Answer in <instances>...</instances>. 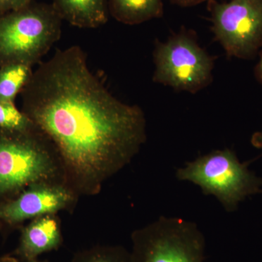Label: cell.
Masks as SVG:
<instances>
[{
	"label": "cell",
	"mask_w": 262,
	"mask_h": 262,
	"mask_svg": "<svg viewBox=\"0 0 262 262\" xmlns=\"http://www.w3.org/2000/svg\"><path fill=\"white\" fill-rule=\"evenodd\" d=\"M32 75L29 66L11 63L0 69V101L14 103L19 91L25 87Z\"/></svg>",
	"instance_id": "7c38bea8"
},
{
	"label": "cell",
	"mask_w": 262,
	"mask_h": 262,
	"mask_svg": "<svg viewBox=\"0 0 262 262\" xmlns=\"http://www.w3.org/2000/svg\"><path fill=\"white\" fill-rule=\"evenodd\" d=\"M43 182L67 183L61 158L48 136L36 125L24 132L0 131V198Z\"/></svg>",
	"instance_id": "7a4b0ae2"
},
{
	"label": "cell",
	"mask_w": 262,
	"mask_h": 262,
	"mask_svg": "<svg viewBox=\"0 0 262 262\" xmlns=\"http://www.w3.org/2000/svg\"><path fill=\"white\" fill-rule=\"evenodd\" d=\"M62 20L53 4L44 3L0 17V65L39 62L61 37Z\"/></svg>",
	"instance_id": "3957f363"
},
{
	"label": "cell",
	"mask_w": 262,
	"mask_h": 262,
	"mask_svg": "<svg viewBox=\"0 0 262 262\" xmlns=\"http://www.w3.org/2000/svg\"><path fill=\"white\" fill-rule=\"evenodd\" d=\"M173 4L179 5V6L184 7H192L195 5L201 4V3H208L212 0H170Z\"/></svg>",
	"instance_id": "2e32d148"
},
{
	"label": "cell",
	"mask_w": 262,
	"mask_h": 262,
	"mask_svg": "<svg viewBox=\"0 0 262 262\" xmlns=\"http://www.w3.org/2000/svg\"><path fill=\"white\" fill-rule=\"evenodd\" d=\"M108 12L127 25H136L163 15V0H108Z\"/></svg>",
	"instance_id": "8fae6325"
},
{
	"label": "cell",
	"mask_w": 262,
	"mask_h": 262,
	"mask_svg": "<svg viewBox=\"0 0 262 262\" xmlns=\"http://www.w3.org/2000/svg\"><path fill=\"white\" fill-rule=\"evenodd\" d=\"M248 166L232 150H215L186 163L176 176L196 184L203 194L215 196L226 211L232 212L247 196L262 192V179Z\"/></svg>",
	"instance_id": "277c9868"
},
{
	"label": "cell",
	"mask_w": 262,
	"mask_h": 262,
	"mask_svg": "<svg viewBox=\"0 0 262 262\" xmlns=\"http://www.w3.org/2000/svg\"><path fill=\"white\" fill-rule=\"evenodd\" d=\"M23 112L54 144L66 182L80 196L99 194L146 141L143 110L115 97L78 46L58 50L32 73Z\"/></svg>",
	"instance_id": "6da1fadb"
},
{
	"label": "cell",
	"mask_w": 262,
	"mask_h": 262,
	"mask_svg": "<svg viewBox=\"0 0 262 262\" xmlns=\"http://www.w3.org/2000/svg\"><path fill=\"white\" fill-rule=\"evenodd\" d=\"M153 81L177 91L198 92L213 80V58L199 46L192 32L183 30L168 40L156 41Z\"/></svg>",
	"instance_id": "8992f818"
},
{
	"label": "cell",
	"mask_w": 262,
	"mask_h": 262,
	"mask_svg": "<svg viewBox=\"0 0 262 262\" xmlns=\"http://www.w3.org/2000/svg\"><path fill=\"white\" fill-rule=\"evenodd\" d=\"M260 58L254 68V75L256 80L262 84V51L260 53Z\"/></svg>",
	"instance_id": "ac0fdd59"
},
{
	"label": "cell",
	"mask_w": 262,
	"mask_h": 262,
	"mask_svg": "<svg viewBox=\"0 0 262 262\" xmlns=\"http://www.w3.org/2000/svg\"><path fill=\"white\" fill-rule=\"evenodd\" d=\"M27 262H48V261H39V260H38V258H37V259H34V260H32V261H27Z\"/></svg>",
	"instance_id": "ffe728a7"
},
{
	"label": "cell",
	"mask_w": 262,
	"mask_h": 262,
	"mask_svg": "<svg viewBox=\"0 0 262 262\" xmlns=\"http://www.w3.org/2000/svg\"><path fill=\"white\" fill-rule=\"evenodd\" d=\"M31 3L32 0H0V12L19 10Z\"/></svg>",
	"instance_id": "9a60e30c"
},
{
	"label": "cell",
	"mask_w": 262,
	"mask_h": 262,
	"mask_svg": "<svg viewBox=\"0 0 262 262\" xmlns=\"http://www.w3.org/2000/svg\"><path fill=\"white\" fill-rule=\"evenodd\" d=\"M71 262H132L130 251L120 246H95L78 251Z\"/></svg>",
	"instance_id": "4fadbf2b"
},
{
	"label": "cell",
	"mask_w": 262,
	"mask_h": 262,
	"mask_svg": "<svg viewBox=\"0 0 262 262\" xmlns=\"http://www.w3.org/2000/svg\"><path fill=\"white\" fill-rule=\"evenodd\" d=\"M34 127L32 120L14 103L0 101V131L24 132Z\"/></svg>",
	"instance_id": "5bb4252c"
},
{
	"label": "cell",
	"mask_w": 262,
	"mask_h": 262,
	"mask_svg": "<svg viewBox=\"0 0 262 262\" xmlns=\"http://www.w3.org/2000/svg\"><path fill=\"white\" fill-rule=\"evenodd\" d=\"M63 20L79 28L95 29L107 22L108 0H53Z\"/></svg>",
	"instance_id": "30bf717a"
},
{
	"label": "cell",
	"mask_w": 262,
	"mask_h": 262,
	"mask_svg": "<svg viewBox=\"0 0 262 262\" xmlns=\"http://www.w3.org/2000/svg\"><path fill=\"white\" fill-rule=\"evenodd\" d=\"M0 262H17V261L13 258H2V259L0 260Z\"/></svg>",
	"instance_id": "d6986e66"
},
{
	"label": "cell",
	"mask_w": 262,
	"mask_h": 262,
	"mask_svg": "<svg viewBox=\"0 0 262 262\" xmlns=\"http://www.w3.org/2000/svg\"><path fill=\"white\" fill-rule=\"evenodd\" d=\"M80 196L65 182L32 184L14 199L0 203V222L16 225L43 215L73 210Z\"/></svg>",
	"instance_id": "ba28073f"
},
{
	"label": "cell",
	"mask_w": 262,
	"mask_h": 262,
	"mask_svg": "<svg viewBox=\"0 0 262 262\" xmlns=\"http://www.w3.org/2000/svg\"><path fill=\"white\" fill-rule=\"evenodd\" d=\"M212 31L229 57L253 59L262 46V0L208 3Z\"/></svg>",
	"instance_id": "52a82bcc"
},
{
	"label": "cell",
	"mask_w": 262,
	"mask_h": 262,
	"mask_svg": "<svg viewBox=\"0 0 262 262\" xmlns=\"http://www.w3.org/2000/svg\"><path fill=\"white\" fill-rule=\"evenodd\" d=\"M251 142L254 147L261 149L262 151V130L258 131L253 134Z\"/></svg>",
	"instance_id": "e0dca14e"
},
{
	"label": "cell",
	"mask_w": 262,
	"mask_h": 262,
	"mask_svg": "<svg viewBox=\"0 0 262 262\" xmlns=\"http://www.w3.org/2000/svg\"><path fill=\"white\" fill-rule=\"evenodd\" d=\"M132 262H205L206 239L194 222L160 216L131 234Z\"/></svg>",
	"instance_id": "5b68a950"
},
{
	"label": "cell",
	"mask_w": 262,
	"mask_h": 262,
	"mask_svg": "<svg viewBox=\"0 0 262 262\" xmlns=\"http://www.w3.org/2000/svg\"><path fill=\"white\" fill-rule=\"evenodd\" d=\"M62 243L59 218L57 214L43 215L22 229L17 253L24 261H32L43 253L58 249Z\"/></svg>",
	"instance_id": "9c48e42d"
}]
</instances>
